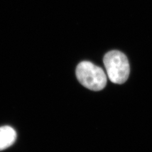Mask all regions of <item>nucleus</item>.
Here are the masks:
<instances>
[{
  "mask_svg": "<svg viewBox=\"0 0 152 152\" xmlns=\"http://www.w3.org/2000/svg\"><path fill=\"white\" fill-rule=\"evenodd\" d=\"M104 64L110 81L122 84L130 75V64L127 56L118 50L109 51L104 55Z\"/></svg>",
  "mask_w": 152,
  "mask_h": 152,
  "instance_id": "obj_1",
  "label": "nucleus"
},
{
  "mask_svg": "<svg viewBox=\"0 0 152 152\" xmlns=\"http://www.w3.org/2000/svg\"><path fill=\"white\" fill-rule=\"evenodd\" d=\"M76 73L78 81L90 90L100 91L107 85V78L104 71L91 62H81L76 68Z\"/></svg>",
  "mask_w": 152,
  "mask_h": 152,
  "instance_id": "obj_2",
  "label": "nucleus"
},
{
  "mask_svg": "<svg viewBox=\"0 0 152 152\" xmlns=\"http://www.w3.org/2000/svg\"><path fill=\"white\" fill-rule=\"evenodd\" d=\"M15 130L9 126L0 127V151L11 146L16 140Z\"/></svg>",
  "mask_w": 152,
  "mask_h": 152,
  "instance_id": "obj_3",
  "label": "nucleus"
}]
</instances>
